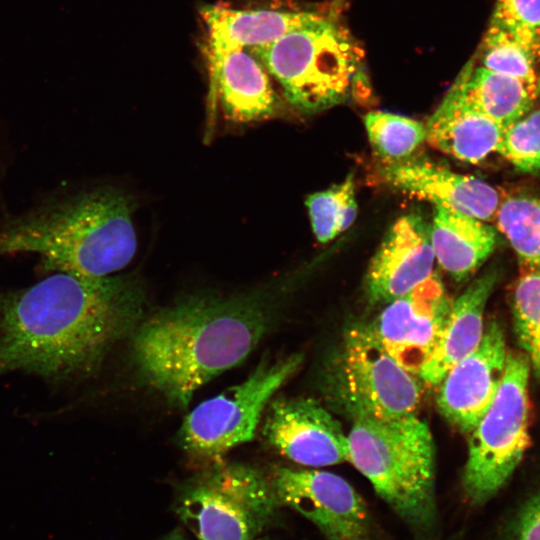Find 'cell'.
I'll use <instances>...</instances> for the list:
<instances>
[{
  "label": "cell",
  "instance_id": "ffe728a7",
  "mask_svg": "<svg viewBox=\"0 0 540 540\" xmlns=\"http://www.w3.org/2000/svg\"><path fill=\"white\" fill-rule=\"evenodd\" d=\"M435 260L454 280L472 275L496 245V231L484 221L441 206L430 225Z\"/></svg>",
  "mask_w": 540,
  "mask_h": 540
},
{
  "label": "cell",
  "instance_id": "603a6c76",
  "mask_svg": "<svg viewBox=\"0 0 540 540\" xmlns=\"http://www.w3.org/2000/svg\"><path fill=\"white\" fill-rule=\"evenodd\" d=\"M498 229L514 249L522 272L540 270V198L511 195L501 200Z\"/></svg>",
  "mask_w": 540,
  "mask_h": 540
},
{
  "label": "cell",
  "instance_id": "277c9868",
  "mask_svg": "<svg viewBox=\"0 0 540 540\" xmlns=\"http://www.w3.org/2000/svg\"><path fill=\"white\" fill-rule=\"evenodd\" d=\"M348 462L406 524L416 540H437L435 449L428 425L415 414L356 418Z\"/></svg>",
  "mask_w": 540,
  "mask_h": 540
},
{
  "label": "cell",
  "instance_id": "4316f807",
  "mask_svg": "<svg viewBox=\"0 0 540 540\" xmlns=\"http://www.w3.org/2000/svg\"><path fill=\"white\" fill-rule=\"evenodd\" d=\"M497 152L522 172H540V107L503 128Z\"/></svg>",
  "mask_w": 540,
  "mask_h": 540
},
{
  "label": "cell",
  "instance_id": "7c38bea8",
  "mask_svg": "<svg viewBox=\"0 0 540 540\" xmlns=\"http://www.w3.org/2000/svg\"><path fill=\"white\" fill-rule=\"evenodd\" d=\"M263 435L291 461L310 467L348 461V437L340 422L313 398H281L270 405Z\"/></svg>",
  "mask_w": 540,
  "mask_h": 540
},
{
  "label": "cell",
  "instance_id": "f1b7e54d",
  "mask_svg": "<svg viewBox=\"0 0 540 540\" xmlns=\"http://www.w3.org/2000/svg\"><path fill=\"white\" fill-rule=\"evenodd\" d=\"M491 24L528 39H540V0H497Z\"/></svg>",
  "mask_w": 540,
  "mask_h": 540
},
{
  "label": "cell",
  "instance_id": "cb8c5ba5",
  "mask_svg": "<svg viewBox=\"0 0 540 540\" xmlns=\"http://www.w3.org/2000/svg\"><path fill=\"white\" fill-rule=\"evenodd\" d=\"M364 124L374 152L385 163L411 157L426 140L425 125L403 115L372 111L365 115Z\"/></svg>",
  "mask_w": 540,
  "mask_h": 540
},
{
  "label": "cell",
  "instance_id": "d4e9b609",
  "mask_svg": "<svg viewBox=\"0 0 540 540\" xmlns=\"http://www.w3.org/2000/svg\"><path fill=\"white\" fill-rule=\"evenodd\" d=\"M315 237L327 243L348 229L356 219L358 206L353 176L332 187L313 193L305 201Z\"/></svg>",
  "mask_w": 540,
  "mask_h": 540
},
{
  "label": "cell",
  "instance_id": "9a60e30c",
  "mask_svg": "<svg viewBox=\"0 0 540 540\" xmlns=\"http://www.w3.org/2000/svg\"><path fill=\"white\" fill-rule=\"evenodd\" d=\"M381 176L403 192L484 222L496 217L501 202L498 191L482 179L456 173L424 157L387 162Z\"/></svg>",
  "mask_w": 540,
  "mask_h": 540
},
{
  "label": "cell",
  "instance_id": "f546056e",
  "mask_svg": "<svg viewBox=\"0 0 540 540\" xmlns=\"http://www.w3.org/2000/svg\"><path fill=\"white\" fill-rule=\"evenodd\" d=\"M446 540H464V537L462 534H455Z\"/></svg>",
  "mask_w": 540,
  "mask_h": 540
},
{
  "label": "cell",
  "instance_id": "ac0fdd59",
  "mask_svg": "<svg viewBox=\"0 0 540 540\" xmlns=\"http://www.w3.org/2000/svg\"><path fill=\"white\" fill-rule=\"evenodd\" d=\"M497 280L496 270L487 271L452 302L437 345L418 374L420 380L438 385L451 367L476 349L485 329V307Z\"/></svg>",
  "mask_w": 540,
  "mask_h": 540
},
{
  "label": "cell",
  "instance_id": "5bb4252c",
  "mask_svg": "<svg viewBox=\"0 0 540 540\" xmlns=\"http://www.w3.org/2000/svg\"><path fill=\"white\" fill-rule=\"evenodd\" d=\"M435 256L430 225L418 214L400 217L385 235L366 275L370 301L388 303L432 274Z\"/></svg>",
  "mask_w": 540,
  "mask_h": 540
},
{
  "label": "cell",
  "instance_id": "7a4b0ae2",
  "mask_svg": "<svg viewBox=\"0 0 540 540\" xmlns=\"http://www.w3.org/2000/svg\"><path fill=\"white\" fill-rule=\"evenodd\" d=\"M269 324L256 294L185 299L137 325L134 360L147 384L186 407L199 388L243 362Z\"/></svg>",
  "mask_w": 540,
  "mask_h": 540
},
{
  "label": "cell",
  "instance_id": "484cf974",
  "mask_svg": "<svg viewBox=\"0 0 540 540\" xmlns=\"http://www.w3.org/2000/svg\"><path fill=\"white\" fill-rule=\"evenodd\" d=\"M517 337L540 376V270L522 272L513 292Z\"/></svg>",
  "mask_w": 540,
  "mask_h": 540
},
{
  "label": "cell",
  "instance_id": "4fadbf2b",
  "mask_svg": "<svg viewBox=\"0 0 540 540\" xmlns=\"http://www.w3.org/2000/svg\"><path fill=\"white\" fill-rule=\"evenodd\" d=\"M507 354L503 330L491 321L476 349L439 382L438 408L461 432L470 434L492 404L504 377Z\"/></svg>",
  "mask_w": 540,
  "mask_h": 540
},
{
  "label": "cell",
  "instance_id": "83f0119b",
  "mask_svg": "<svg viewBox=\"0 0 540 540\" xmlns=\"http://www.w3.org/2000/svg\"><path fill=\"white\" fill-rule=\"evenodd\" d=\"M492 540H540V482L506 514Z\"/></svg>",
  "mask_w": 540,
  "mask_h": 540
},
{
  "label": "cell",
  "instance_id": "9c48e42d",
  "mask_svg": "<svg viewBox=\"0 0 540 540\" xmlns=\"http://www.w3.org/2000/svg\"><path fill=\"white\" fill-rule=\"evenodd\" d=\"M301 363L299 354L262 361L243 382L201 402L179 429L182 449L196 456L218 457L251 441L268 402Z\"/></svg>",
  "mask_w": 540,
  "mask_h": 540
},
{
  "label": "cell",
  "instance_id": "e0dca14e",
  "mask_svg": "<svg viewBox=\"0 0 540 540\" xmlns=\"http://www.w3.org/2000/svg\"><path fill=\"white\" fill-rule=\"evenodd\" d=\"M425 127L431 146L471 164L497 152L503 131V127L468 102L458 78Z\"/></svg>",
  "mask_w": 540,
  "mask_h": 540
},
{
  "label": "cell",
  "instance_id": "8992f818",
  "mask_svg": "<svg viewBox=\"0 0 540 540\" xmlns=\"http://www.w3.org/2000/svg\"><path fill=\"white\" fill-rule=\"evenodd\" d=\"M280 502L271 480L241 463H218L184 483L177 512L199 540H255Z\"/></svg>",
  "mask_w": 540,
  "mask_h": 540
},
{
  "label": "cell",
  "instance_id": "ba28073f",
  "mask_svg": "<svg viewBox=\"0 0 540 540\" xmlns=\"http://www.w3.org/2000/svg\"><path fill=\"white\" fill-rule=\"evenodd\" d=\"M326 384L332 402L353 420L415 414L421 402L419 377L395 361L371 326L346 331Z\"/></svg>",
  "mask_w": 540,
  "mask_h": 540
},
{
  "label": "cell",
  "instance_id": "7402d4cb",
  "mask_svg": "<svg viewBox=\"0 0 540 540\" xmlns=\"http://www.w3.org/2000/svg\"><path fill=\"white\" fill-rule=\"evenodd\" d=\"M482 66L540 90V39H527L491 24L483 39Z\"/></svg>",
  "mask_w": 540,
  "mask_h": 540
},
{
  "label": "cell",
  "instance_id": "8fae6325",
  "mask_svg": "<svg viewBox=\"0 0 540 540\" xmlns=\"http://www.w3.org/2000/svg\"><path fill=\"white\" fill-rule=\"evenodd\" d=\"M451 305L441 279L432 274L388 302L371 328L395 361L418 376L437 345Z\"/></svg>",
  "mask_w": 540,
  "mask_h": 540
},
{
  "label": "cell",
  "instance_id": "52a82bcc",
  "mask_svg": "<svg viewBox=\"0 0 540 540\" xmlns=\"http://www.w3.org/2000/svg\"><path fill=\"white\" fill-rule=\"evenodd\" d=\"M529 371L527 355L507 354L500 388L469 434L462 488L471 505L482 506L501 490L529 446Z\"/></svg>",
  "mask_w": 540,
  "mask_h": 540
},
{
  "label": "cell",
  "instance_id": "6da1fadb",
  "mask_svg": "<svg viewBox=\"0 0 540 540\" xmlns=\"http://www.w3.org/2000/svg\"><path fill=\"white\" fill-rule=\"evenodd\" d=\"M143 289L122 276L56 272L24 288L0 289V376L52 384L83 378L139 324Z\"/></svg>",
  "mask_w": 540,
  "mask_h": 540
},
{
  "label": "cell",
  "instance_id": "5b68a950",
  "mask_svg": "<svg viewBox=\"0 0 540 540\" xmlns=\"http://www.w3.org/2000/svg\"><path fill=\"white\" fill-rule=\"evenodd\" d=\"M248 50L281 85L288 102L303 113L346 102L361 72L360 48L328 15Z\"/></svg>",
  "mask_w": 540,
  "mask_h": 540
},
{
  "label": "cell",
  "instance_id": "2e32d148",
  "mask_svg": "<svg viewBox=\"0 0 540 540\" xmlns=\"http://www.w3.org/2000/svg\"><path fill=\"white\" fill-rule=\"evenodd\" d=\"M207 56L215 94L229 120L250 123L278 111L269 73L247 48L207 42Z\"/></svg>",
  "mask_w": 540,
  "mask_h": 540
},
{
  "label": "cell",
  "instance_id": "d6986e66",
  "mask_svg": "<svg viewBox=\"0 0 540 540\" xmlns=\"http://www.w3.org/2000/svg\"><path fill=\"white\" fill-rule=\"evenodd\" d=\"M209 43L253 48L275 42L324 16L318 11L282 9H235L206 5L200 10Z\"/></svg>",
  "mask_w": 540,
  "mask_h": 540
},
{
  "label": "cell",
  "instance_id": "44dd1931",
  "mask_svg": "<svg viewBox=\"0 0 540 540\" xmlns=\"http://www.w3.org/2000/svg\"><path fill=\"white\" fill-rule=\"evenodd\" d=\"M468 102L505 128L528 113L540 92L523 81L471 65L457 77Z\"/></svg>",
  "mask_w": 540,
  "mask_h": 540
},
{
  "label": "cell",
  "instance_id": "3957f363",
  "mask_svg": "<svg viewBox=\"0 0 540 540\" xmlns=\"http://www.w3.org/2000/svg\"><path fill=\"white\" fill-rule=\"evenodd\" d=\"M131 208L107 187L54 196L0 224V256L32 253L44 271L110 276L136 252Z\"/></svg>",
  "mask_w": 540,
  "mask_h": 540
},
{
  "label": "cell",
  "instance_id": "30bf717a",
  "mask_svg": "<svg viewBox=\"0 0 540 540\" xmlns=\"http://www.w3.org/2000/svg\"><path fill=\"white\" fill-rule=\"evenodd\" d=\"M272 486L280 504L311 521L327 540H370L372 521L362 497L331 472L278 468Z\"/></svg>",
  "mask_w": 540,
  "mask_h": 540
},
{
  "label": "cell",
  "instance_id": "4dcf8cb0",
  "mask_svg": "<svg viewBox=\"0 0 540 540\" xmlns=\"http://www.w3.org/2000/svg\"><path fill=\"white\" fill-rule=\"evenodd\" d=\"M166 540H187V539H185L184 537H182L180 535H173V536L167 538Z\"/></svg>",
  "mask_w": 540,
  "mask_h": 540
}]
</instances>
